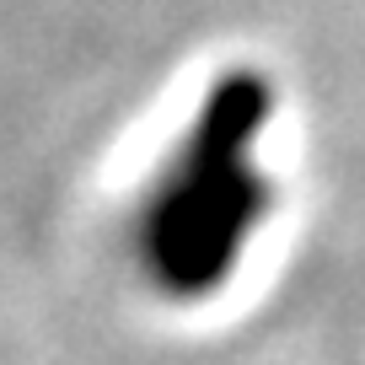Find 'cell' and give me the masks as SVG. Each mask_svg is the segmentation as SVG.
<instances>
[{"label":"cell","mask_w":365,"mask_h":365,"mask_svg":"<svg viewBox=\"0 0 365 365\" xmlns=\"http://www.w3.org/2000/svg\"><path fill=\"white\" fill-rule=\"evenodd\" d=\"M269 97L252 76H231L199 103L194 124L178 135L167 167L156 172L145 210L135 215V247L145 279L172 301H199L231 274L247 231L269 210V182L258 172V129Z\"/></svg>","instance_id":"cell-1"}]
</instances>
